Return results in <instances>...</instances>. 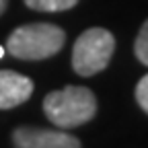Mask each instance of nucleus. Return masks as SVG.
Listing matches in <instances>:
<instances>
[{
    "instance_id": "1a4fd4ad",
    "label": "nucleus",
    "mask_w": 148,
    "mask_h": 148,
    "mask_svg": "<svg viewBox=\"0 0 148 148\" xmlns=\"http://www.w3.org/2000/svg\"><path fill=\"white\" fill-rule=\"evenodd\" d=\"M6 4H8V0H0V14L6 10Z\"/></svg>"
},
{
    "instance_id": "39448f33",
    "label": "nucleus",
    "mask_w": 148,
    "mask_h": 148,
    "mask_svg": "<svg viewBox=\"0 0 148 148\" xmlns=\"http://www.w3.org/2000/svg\"><path fill=\"white\" fill-rule=\"evenodd\" d=\"M33 95V80L14 70H0V109H12Z\"/></svg>"
},
{
    "instance_id": "0eeeda50",
    "label": "nucleus",
    "mask_w": 148,
    "mask_h": 148,
    "mask_svg": "<svg viewBox=\"0 0 148 148\" xmlns=\"http://www.w3.org/2000/svg\"><path fill=\"white\" fill-rule=\"evenodd\" d=\"M134 51H136V58L148 66V21L142 25L138 37H136V45H134Z\"/></svg>"
},
{
    "instance_id": "20e7f679",
    "label": "nucleus",
    "mask_w": 148,
    "mask_h": 148,
    "mask_svg": "<svg viewBox=\"0 0 148 148\" xmlns=\"http://www.w3.org/2000/svg\"><path fill=\"white\" fill-rule=\"evenodd\" d=\"M14 148H80V140L58 130L16 127L12 134Z\"/></svg>"
},
{
    "instance_id": "f257e3e1",
    "label": "nucleus",
    "mask_w": 148,
    "mask_h": 148,
    "mask_svg": "<svg viewBox=\"0 0 148 148\" xmlns=\"http://www.w3.org/2000/svg\"><path fill=\"white\" fill-rule=\"evenodd\" d=\"M43 111L47 119L62 130L78 127L95 117L97 99L86 86H64L43 99Z\"/></svg>"
},
{
    "instance_id": "9d476101",
    "label": "nucleus",
    "mask_w": 148,
    "mask_h": 148,
    "mask_svg": "<svg viewBox=\"0 0 148 148\" xmlns=\"http://www.w3.org/2000/svg\"><path fill=\"white\" fill-rule=\"evenodd\" d=\"M2 56H4V47H2V45H0V58H2Z\"/></svg>"
},
{
    "instance_id": "7ed1b4c3",
    "label": "nucleus",
    "mask_w": 148,
    "mask_h": 148,
    "mask_svg": "<svg viewBox=\"0 0 148 148\" xmlns=\"http://www.w3.org/2000/svg\"><path fill=\"white\" fill-rule=\"evenodd\" d=\"M115 51V37L107 29L92 27L86 29L74 43L72 49V68L80 76H92L107 68L111 56Z\"/></svg>"
},
{
    "instance_id": "6e6552de",
    "label": "nucleus",
    "mask_w": 148,
    "mask_h": 148,
    "mask_svg": "<svg viewBox=\"0 0 148 148\" xmlns=\"http://www.w3.org/2000/svg\"><path fill=\"white\" fill-rule=\"evenodd\" d=\"M136 101L138 105L148 113V74L140 78V82L136 84Z\"/></svg>"
},
{
    "instance_id": "f03ea898",
    "label": "nucleus",
    "mask_w": 148,
    "mask_h": 148,
    "mask_svg": "<svg viewBox=\"0 0 148 148\" xmlns=\"http://www.w3.org/2000/svg\"><path fill=\"white\" fill-rule=\"evenodd\" d=\"M66 33L51 23H29L10 33L6 51L18 60H45L64 47Z\"/></svg>"
},
{
    "instance_id": "423d86ee",
    "label": "nucleus",
    "mask_w": 148,
    "mask_h": 148,
    "mask_svg": "<svg viewBox=\"0 0 148 148\" xmlns=\"http://www.w3.org/2000/svg\"><path fill=\"white\" fill-rule=\"evenodd\" d=\"M25 4L33 10H43V12H60L68 10L78 4V0H25Z\"/></svg>"
}]
</instances>
